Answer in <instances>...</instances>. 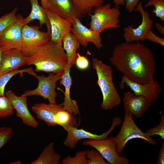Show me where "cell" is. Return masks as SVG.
Returning a JSON list of instances; mask_svg holds the SVG:
<instances>
[{"label": "cell", "instance_id": "obj_16", "mask_svg": "<svg viewBox=\"0 0 164 164\" xmlns=\"http://www.w3.org/2000/svg\"><path fill=\"white\" fill-rule=\"evenodd\" d=\"M123 101L125 111L137 118L142 116L153 103L142 96L130 91L124 93Z\"/></svg>", "mask_w": 164, "mask_h": 164}, {"label": "cell", "instance_id": "obj_26", "mask_svg": "<svg viewBox=\"0 0 164 164\" xmlns=\"http://www.w3.org/2000/svg\"><path fill=\"white\" fill-rule=\"evenodd\" d=\"M27 73L34 76L36 73L32 67L27 68L22 70L17 69L3 74H0V96H5V88L8 82L15 75L20 74L22 75Z\"/></svg>", "mask_w": 164, "mask_h": 164}, {"label": "cell", "instance_id": "obj_28", "mask_svg": "<svg viewBox=\"0 0 164 164\" xmlns=\"http://www.w3.org/2000/svg\"><path fill=\"white\" fill-rule=\"evenodd\" d=\"M17 11L16 7L11 12L0 18V33L16 21L18 17V15H16Z\"/></svg>", "mask_w": 164, "mask_h": 164}, {"label": "cell", "instance_id": "obj_7", "mask_svg": "<svg viewBox=\"0 0 164 164\" xmlns=\"http://www.w3.org/2000/svg\"><path fill=\"white\" fill-rule=\"evenodd\" d=\"M50 40V35L47 32L41 31L37 26L27 24L22 28L21 50L28 56Z\"/></svg>", "mask_w": 164, "mask_h": 164}, {"label": "cell", "instance_id": "obj_27", "mask_svg": "<svg viewBox=\"0 0 164 164\" xmlns=\"http://www.w3.org/2000/svg\"><path fill=\"white\" fill-rule=\"evenodd\" d=\"M14 110L9 100L5 95L0 96V119L13 115Z\"/></svg>", "mask_w": 164, "mask_h": 164}, {"label": "cell", "instance_id": "obj_29", "mask_svg": "<svg viewBox=\"0 0 164 164\" xmlns=\"http://www.w3.org/2000/svg\"><path fill=\"white\" fill-rule=\"evenodd\" d=\"M151 5L154 6L152 12L155 16L162 22H164V0H149L144 5L145 8Z\"/></svg>", "mask_w": 164, "mask_h": 164}, {"label": "cell", "instance_id": "obj_3", "mask_svg": "<svg viewBox=\"0 0 164 164\" xmlns=\"http://www.w3.org/2000/svg\"><path fill=\"white\" fill-rule=\"evenodd\" d=\"M92 61L93 68L97 76V84L103 96L101 107L104 110H111L120 104L121 101L113 83L112 68L97 58L92 57Z\"/></svg>", "mask_w": 164, "mask_h": 164}, {"label": "cell", "instance_id": "obj_4", "mask_svg": "<svg viewBox=\"0 0 164 164\" xmlns=\"http://www.w3.org/2000/svg\"><path fill=\"white\" fill-rule=\"evenodd\" d=\"M120 8L119 6L112 8L108 3L94 9L93 13L89 15L91 19L89 29L101 33L108 29L119 28L121 14Z\"/></svg>", "mask_w": 164, "mask_h": 164}, {"label": "cell", "instance_id": "obj_35", "mask_svg": "<svg viewBox=\"0 0 164 164\" xmlns=\"http://www.w3.org/2000/svg\"><path fill=\"white\" fill-rule=\"evenodd\" d=\"M145 40H147L164 46V39L155 35L151 29L148 30L145 37Z\"/></svg>", "mask_w": 164, "mask_h": 164}, {"label": "cell", "instance_id": "obj_19", "mask_svg": "<svg viewBox=\"0 0 164 164\" xmlns=\"http://www.w3.org/2000/svg\"><path fill=\"white\" fill-rule=\"evenodd\" d=\"M71 67L67 65L66 66L60 80V84L63 86L65 89L64 101L62 103L64 110L76 116L79 114V111L77 101L72 99L70 97V89L72 84V80L70 74Z\"/></svg>", "mask_w": 164, "mask_h": 164}, {"label": "cell", "instance_id": "obj_5", "mask_svg": "<svg viewBox=\"0 0 164 164\" xmlns=\"http://www.w3.org/2000/svg\"><path fill=\"white\" fill-rule=\"evenodd\" d=\"M114 137L116 142V151L120 155L122 154L127 142L133 139H142L151 145H158L156 140L152 138L138 127L133 120V115L126 111H125L124 120L120 130Z\"/></svg>", "mask_w": 164, "mask_h": 164}, {"label": "cell", "instance_id": "obj_41", "mask_svg": "<svg viewBox=\"0 0 164 164\" xmlns=\"http://www.w3.org/2000/svg\"><path fill=\"white\" fill-rule=\"evenodd\" d=\"M22 163L19 160L15 161L10 163V164H21Z\"/></svg>", "mask_w": 164, "mask_h": 164}, {"label": "cell", "instance_id": "obj_42", "mask_svg": "<svg viewBox=\"0 0 164 164\" xmlns=\"http://www.w3.org/2000/svg\"><path fill=\"white\" fill-rule=\"evenodd\" d=\"M2 50L0 48V62L1 60V55Z\"/></svg>", "mask_w": 164, "mask_h": 164}, {"label": "cell", "instance_id": "obj_32", "mask_svg": "<svg viewBox=\"0 0 164 164\" xmlns=\"http://www.w3.org/2000/svg\"><path fill=\"white\" fill-rule=\"evenodd\" d=\"M161 116V119L159 124L156 126L149 128L145 132L148 135L151 137L158 135L164 139V116L161 111L159 112Z\"/></svg>", "mask_w": 164, "mask_h": 164}, {"label": "cell", "instance_id": "obj_20", "mask_svg": "<svg viewBox=\"0 0 164 164\" xmlns=\"http://www.w3.org/2000/svg\"><path fill=\"white\" fill-rule=\"evenodd\" d=\"M50 11L64 19L73 20L75 18L81 19L72 0H47Z\"/></svg>", "mask_w": 164, "mask_h": 164}, {"label": "cell", "instance_id": "obj_31", "mask_svg": "<svg viewBox=\"0 0 164 164\" xmlns=\"http://www.w3.org/2000/svg\"><path fill=\"white\" fill-rule=\"evenodd\" d=\"M86 156L89 160L88 164H108L101 154L97 150L91 149L85 151Z\"/></svg>", "mask_w": 164, "mask_h": 164}, {"label": "cell", "instance_id": "obj_1", "mask_svg": "<svg viewBox=\"0 0 164 164\" xmlns=\"http://www.w3.org/2000/svg\"><path fill=\"white\" fill-rule=\"evenodd\" d=\"M109 61L123 76L131 81L144 83L154 79V56L150 49L139 42L116 45Z\"/></svg>", "mask_w": 164, "mask_h": 164}, {"label": "cell", "instance_id": "obj_18", "mask_svg": "<svg viewBox=\"0 0 164 164\" xmlns=\"http://www.w3.org/2000/svg\"><path fill=\"white\" fill-rule=\"evenodd\" d=\"M63 109L62 103L59 104L37 103L32 107V110L36 114L37 118L44 121L49 126L57 125L54 122V117L59 111Z\"/></svg>", "mask_w": 164, "mask_h": 164}, {"label": "cell", "instance_id": "obj_10", "mask_svg": "<svg viewBox=\"0 0 164 164\" xmlns=\"http://www.w3.org/2000/svg\"><path fill=\"white\" fill-rule=\"evenodd\" d=\"M121 122L122 120L120 118L115 117L113 119L110 129L107 132L100 135L86 131L83 128L78 129V126L70 127L67 131V135L63 141V144L65 146L71 149H74L76 148L78 142L81 139L86 138L98 140L106 138L114 130L115 127L121 124Z\"/></svg>", "mask_w": 164, "mask_h": 164}, {"label": "cell", "instance_id": "obj_38", "mask_svg": "<svg viewBox=\"0 0 164 164\" xmlns=\"http://www.w3.org/2000/svg\"><path fill=\"white\" fill-rule=\"evenodd\" d=\"M155 27L159 32L164 35V28L159 22H157L155 24Z\"/></svg>", "mask_w": 164, "mask_h": 164}, {"label": "cell", "instance_id": "obj_2", "mask_svg": "<svg viewBox=\"0 0 164 164\" xmlns=\"http://www.w3.org/2000/svg\"><path fill=\"white\" fill-rule=\"evenodd\" d=\"M26 64L34 65L36 72H57L64 70L67 60L62 45L50 41L28 56Z\"/></svg>", "mask_w": 164, "mask_h": 164}, {"label": "cell", "instance_id": "obj_14", "mask_svg": "<svg viewBox=\"0 0 164 164\" xmlns=\"http://www.w3.org/2000/svg\"><path fill=\"white\" fill-rule=\"evenodd\" d=\"M5 95L9 100L13 108L16 111V116L21 119L25 125L34 128L38 126V122L31 114L28 108L27 96L22 94L18 96L11 90L5 92Z\"/></svg>", "mask_w": 164, "mask_h": 164}, {"label": "cell", "instance_id": "obj_37", "mask_svg": "<svg viewBox=\"0 0 164 164\" xmlns=\"http://www.w3.org/2000/svg\"><path fill=\"white\" fill-rule=\"evenodd\" d=\"M157 164H164V143L163 142L160 149L158 156L156 162Z\"/></svg>", "mask_w": 164, "mask_h": 164}, {"label": "cell", "instance_id": "obj_15", "mask_svg": "<svg viewBox=\"0 0 164 164\" xmlns=\"http://www.w3.org/2000/svg\"><path fill=\"white\" fill-rule=\"evenodd\" d=\"M71 32L84 47H87L89 43H93L98 49L103 47L100 33L86 27L78 18H75L73 20Z\"/></svg>", "mask_w": 164, "mask_h": 164}, {"label": "cell", "instance_id": "obj_39", "mask_svg": "<svg viewBox=\"0 0 164 164\" xmlns=\"http://www.w3.org/2000/svg\"><path fill=\"white\" fill-rule=\"evenodd\" d=\"M41 1L42 6L44 9L50 11V6L47 0H41Z\"/></svg>", "mask_w": 164, "mask_h": 164}, {"label": "cell", "instance_id": "obj_17", "mask_svg": "<svg viewBox=\"0 0 164 164\" xmlns=\"http://www.w3.org/2000/svg\"><path fill=\"white\" fill-rule=\"evenodd\" d=\"M28 56L21 49H12L2 51L0 62V74L18 69L27 64Z\"/></svg>", "mask_w": 164, "mask_h": 164}, {"label": "cell", "instance_id": "obj_36", "mask_svg": "<svg viewBox=\"0 0 164 164\" xmlns=\"http://www.w3.org/2000/svg\"><path fill=\"white\" fill-rule=\"evenodd\" d=\"M140 0H125V8L128 12H132L134 11Z\"/></svg>", "mask_w": 164, "mask_h": 164}, {"label": "cell", "instance_id": "obj_21", "mask_svg": "<svg viewBox=\"0 0 164 164\" xmlns=\"http://www.w3.org/2000/svg\"><path fill=\"white\" fill-rule=\"evenodd\" d=\"M29 0L31 5V11L29 15L24 19V24H27L34 20H37L39 22L40 26L46 24L47 29V32L50 35V24L44 8L39 5L38 0Z\"/></svg>", "mask_w": 164, "mask_h": 164}, {"label": "cell", "instance_id": "obj_25", "mask_svg": "<svg viewBox=\"0 0 164 164\" xmlns=\"http://www.w3.org/2000/svg\"><path fill=\"white\" fill-rule=\"evenodd\" d=\"M75 116L67 111L62 110L56 114L54 121L57 125H60L67 131L70 127L78 126Z\"/></svg>", "mask_w": 164, "mask_h": 164}, {"label": "cell", "instance_id": "obj_11", "mask_svg": "<svg viewBox=\"0 0 164 164\" xmlns=\"http://www.w3.org/2000/svg\"><path fill=\"white\" fill-rule=\"evenodd\" d=\"M125 86L128 87L135 94L142 96L153 102L159 99L162 90L161 85L155 80L140 83L131 81L123 76L120 87L122 89Z\"/></svg>", "mask_w": 164, "mask_h": 164}, {"label": "cell", "instance_id": "obj_13", "mask_svg": "<svg viewBox=\"0 0 164 164\" xmlns=\"http://www.w3.org/2000/svg\"><path fill=\"white\" fill-rule=\"evenodd\" d=\"M44 9L50 24V41L62 45L63 37L71 32L73 20L64 19L53 11Z\"/></svg>", "mask_w": 164, "mask_h": 164}, {"label": "cell", "instance_id": "obj_34", "mask_svg": "<svg viewBox=\"0 0 164 164\" xmlns=\"http://www.w3.org/2000/svg\"><path fill=\"white\" fill-rule=\"evenodd\" d=\"M77 57L75 64L77 67L82 70L87 69L89 66V62L87 58L84 56L81 55L78 52L77 53Z\"/></svg>", "mask_w": 164, "mask_h": 164}, {"label": "cell", "instance_id": "obj_22", "mask_svg": "<svg viewBox=\"0 0 164 164\" xmlns=\"http://www.w3.org/2000/svg\"><path fill=\"white\" fill-rule=\"evenodd\" d=\"M63 48L66 52L68 65L74 66L77 57V50L80 48V44L71 32L67 33L63 39Z\"/></svg>", "mask_w": 164, "mask_h": 164}, {"label": "cell", "instance_id": "obj_40", "mask_svg": "<svg viewBox=\"0 0 164 164\" xmlns=\"http://www.w3.org/2000/svg\"><path fill=\"white\" fill-rule=\"evenodd\" d=\"M113 3L115 4V6L125 5V0H113Z\"/></svg>", "mask_w": 164, "mask_h": 164}, {"label": "cell", "instance_id": "obj_30", "mask_svg": "<svg viewBox=\"0 0 164 164\" xmlns=\"http://www.w3.org/2000/svg\"><path fill=\"white\" fill-rule=\"evenodd\" d=\"M62 163L63 164H88L89 160L86 157L85 151H79L74 157L67 156L62 160Z\"/></svg>", "mask_w": 164, "mask_h": 164}, {"label": "cell", "instance_id": "obj_9", "mask_svg": "<svg viewBox=\"0 0 164 164\" xmlns=\"http://www.w3.org/2000/svg\"><path fill=\"white\" fill-rule=\"evenodd\" d=\"M134 11L141 14L142 21L141 24L135 28L133 27L132 25L124 28L123 36L127 43L145 41L146 32L152 29L154 23L153 21L150 18L148 10H145L143 9L141 2H138Z\"/></svg>", "mask_w": 164, "mask_h": 164}, {"label": "cell", "instance_id": "obj_12", "mask_svg": "<svg viewBox=\"0 0 164 164\" xmlns=\"http://www.w3.org/2000/svg\"><path fill=\"white\" fill-rule=\"evenodd\" d=\"M24 19L23 16L18 15L16 21L0 33V48L2 51L12 49H21Z\"/></svg>", "mask_w": 164, "mask_h": 164}, {"label": "cell", "instance_id": "obj_33", "mask_svg": "<svg viewBox=\"0 0 164 164\" xmlns=\"http://www.w3.org/2000/svg\"><path fill=\"white\" fill-rule=\"evenodd\" d=\"M13 135V131L12 128L0 126V149L10 141Z\"/></svg>", "mask_w": 164, "mask_h": 164}, {"label": "cell", "instance_id": "obj_23", "mask_svg": "<svg viewBox=\"0 0 164 164\" xmlns=\"http://www.w3.org/2000/svg\"><path fill=\"white\" fill-rule=\"evenodd\" d=\"M54 144L51 142L43 149L38 158L30 164H60L61 155L54 149Z\"/></svg>", "mask_w": 164, "mask_h": 164}, {"label": "cell", "instance_id": "obj_24", "mask_svg": "<svg viewBox=\"0 0 164 164\" xmlns=\"http://www.w3.org/2000/svg\"><path fill=\"white\" fill-rule=\"evenodd\" d=\"M81 18L92 14L95 8L103 5L104 0H72Z\"/></svg>", "mask_w": 164, "mask_h": 164}, {"label": "cell", "instance_id": "obj_8", "mask_svg": "<svg viewBox=\"0 0 164 164\" xmlns=\"http://www.w3.org/2000/svg\"><path fill=\"white\" fill-rule=\"evenodd\" d=\"M84 146L94 148L110 164H128L129 159L117 152L116 142L114 137L98 139H87L84 141Z\"/></svg>", "mask_w": 164, "mask_h": 164}, {"label": "cell", "instance_id": "obj_6", "mask_svg": "<svg viewBox=\"0 0 164 164\" xmlns=\"http://www.w3.org/2000/svg\"><path fill=\"white\" fill-rule=\"evenodd\" d=\"M64 71L50 73L47 76L36 74L34 76L38 80L37 87L33 90L25 91L23 94L27 97L40 96L45 100L48 99L50 104H56V99L57 94L56 91L57 86L56 82L61 79Z\"/></svg>", "mask_w": 164, "mask_h": 164}]
</instances>
